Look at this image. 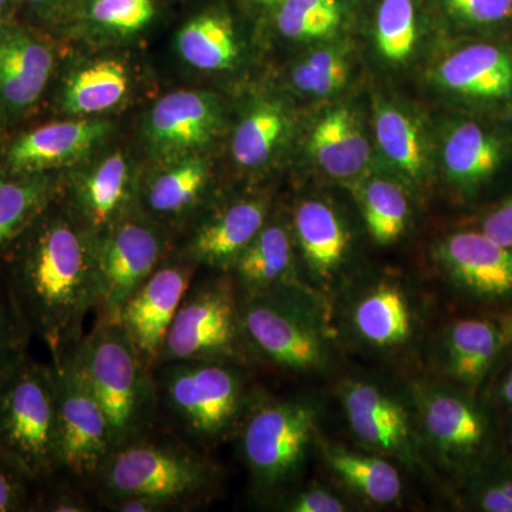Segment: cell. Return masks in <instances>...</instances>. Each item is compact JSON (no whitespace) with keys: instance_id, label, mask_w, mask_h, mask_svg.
<instances>
[{"instance_id":"cell-1","label":"cell","mask_w":512,"mask_h":512,"mask_svg":"<svg viewBox=\"0 0 512 512\" xmlns=\"http://www.w3.org/2000/svg\"><path fill=\"white\" fill-rule=\"evenodd\" d=\"M0 265L33 338L59 362L83 338L84 320L99 301L94 238L55 200Z\"/></svg>"},{"instance_id":"cell-2","label":"cell","mask_w":512,"mask_h":512,"mask_svg":"<svg viewBox=\"0 0 512 512\" xmlns=\"http://www.w3.org/2000/svg\"><path fill=\"white\" fill-rule=\"evenodd\" d=\"M67 355L106 414L113 450L151 430L158 414L154 370L120 322L96 320L92 332Z\"/></svg>"},{"instance_id":"cell-3","label":"cell","mask_w":512,"mask_h":512,"mask_svg":"<svg viewBox=\"0 0 512 512\" xmlns=\"http://www.w3.org/2000/svg\"><path fill=\"white\" fill-rule=\"evenodd\" d=\"M217 481V467L204 454L183 441L151 437L148 431L111 451L92 483L103 503L140 495L170 511L204 503Z\"/></svg>"},{"instance_id":"cell-4","label":"cell","mask_w":512,"mask_h":512,"mask_svg":"<svg viewBox=\"0 0 512 512\" xmlns=\"http://www.w3.org/2000/svg\"><path fill=\"white\" fill-rule=\"evenodd\" d=\"M0 457L39 487L59 476L53 363L28 356L0 380Z\"/></svg>"},{"instance_id":"cell-5","label":"cell","mask_w":512,"mask_h":512,"mask_svg":"<svg viewBox=\"0 0 512 512\" xmlns=\"http://www.w3.org/2000/svg\"><path fill=\"white\" fill-rule=\"evenodd\" d=\"M158 407L192 443L227 436L244 409V380L229 362L184 360L154 369Z\"/></svg>"},{"instance_id":"cell-6","label":"cell","mask_w":512,"mask_h":512,"mask_svg":"<svg viewBox=\"0 0 512 512\" xmlns=\"http://www.w3.org/2000/svg\"><path fill=\"white\" fill-rule=\"evenodd\" d=\"M97 320H117L127 299L168 256L167 231L144 212L131 211L94 239Z\"/></svg>"},{"instance_id":"cell-7","label":"cell","mask_w":512,"mask_h":512,"mask_svg":"<svg viewBox=\"0 0 512 512\" xmlns=\"http://www.w3.org/2000/svg\"><path fill=\"white\" fill-rule=\"evenodd\" d=\"M242 338L241 308L232 285L218 279L192 281L165 336L160 365L184 360L229 362L238 356Z\"/></svg>"},{"instance_id":"cell-8","label":"cell","mask_w":512,"mask_h":512,"mask_svg":"<svg viewBox=\"0 0 512 512\" xmlns=\"http://www.w3.org/2000/svg\"><path fill=\"white\" fill-rule=\"evenodd\" d=\"M315 427V410L301 402L268 400L248 413L242 424V454L261 490L296 476Z\"/></svg>"},{"instance_id":"cell-9","label":"cell","mask_w":512,"mask_h":512,"mask_svg":"<svg viewBox=\"0 0 512 512\" xmlns=\"http://www.w3.org/2000/svg\"><path fill=\"white\" fill-rule=\"evenodd\" d=\"M52 363L57 377L59 476L93 481L113 451L106 414L69 355Z\"/></svg>"},{"instance_id":"cell-10","label":"cell","mask_w":512,"mask_h":512,"mask_svg":"<svg viewBox=\"0 0 512 512\" xmlns=\"http://www.w3.org/2000/svg\"><path fill=\"white\" fill-rule=\"evenodd\" d=\"M288 288L247 296L241 306L245 339L266 359L284 369L306 372L322 362L318 332L293 305Z\"/></svg>"},{"instance_id":"cell-11","label":"cell","mask_w":512,"mask_h":512,"mask_svg":"<svg viewBox=\"0 0 512 512\" xmlns=\"http://www.w3.org/2000/svg\"><path fill=\"white\" fill-rule=\"evenodd\" d=\"M197 268L181 254L167 256L121 308L117 322L151 370L160 365L165 336Z\"/></svg>"},{"instance_id":"cell-12","label":"cell","mask_w":512,"mask_h":512,"mask_svg":"<svg viewBox=\"0 0 512 512\" xmlns=\"http://www.w3.org/2000/svg\"><path fill=\"white\" fill-rule=\"evenodd\" d=\"M221 123V104L214 94L178 90L154 104L144 131L148 146L157 157L174 160L208 146Z\"/></svg>"},{"instance_id":"cell-13","label":"cell","mask_w":512,"mask_h":512,"mask_svg":"<svg viewBox=\"0 0 512 512\" xmlns=\"http://www.w3.org/2000/svg\"><path fill=\"white\" fill-rule=\"evenodd\" d=\"M55 67L52 49L22 26L0 22V120H18L35 107Z\"/></svg>"},{"instance_id":"cell-14","label":"cell","mask_w":512,"mask_h":512,"mask_svg":"<svg viewBox=\"0 0 512 512\" xmlns=\"http://www.w3.org/2000/svg\"><path fill=\"white\" fill-rule=\"evenodd\" d=\"M67 207L94 239L138 207V187L127 157L109 154L73 181Z\"/></svg>"},{"instance_id":"cell-15","label":"cell","mask_w":512,"mask_h":512,"mask_svg":"<svg viewBox=\"0 0 512 512\" xmlns=\"http://www.w3.org/2000/svg\"><path fill=\"white\" fill-rule=\"evenodd\" d=\"M99 119H76L45 124L16 138L8 151L10 174L47 173L82 160L110 131Z\"/></svg>"},{"instance_id":"cell-16","label":"cell","mask_w":512,"mask_h":512,"mask_svg":"<svg viewBox=\"0 0 512 512\" xmlns=\"http://www.w3.org/2000/svg\"><path fill=\"white\" fill-rule=\"evenodd\" d=\"M268 202L261 198L239 200L198 222L181 252L195 265L232 268L241 252L264 228Z\"/></svg>"},{"instance_id":"cell-17","label":"cell","mask_w":512,"mask_h":512,"mask_svg":"<svg viewBox=\"0 0 512 512\" xmlns=\"http://www.w3.org/2000/svg\"><path fill=\"white\" fill-rule=\"evenodd\" d=\"M441 264L467 291L484 298L512 293V248L485 237L483 232H460L437 248Z\"/></svg>"},{"instance_id":"cell-18","label":"cell","mask_w":512,"mask_h":512,"mask_svg":"<svg viewBox=\"0 0 512 512\" xmlns=\"http://www.w3.org/2000/svg\"><path fill=\"white\" fill-rule=\"evenodd\" d=\"M210 177L204 157L174 158L138 187V210L163 227L187 220L204 201Z\"/></svg>"},{"instance_id":"cell-19","label":"cell","mask_w":512,"mask_h":512,"mask_svg":"<svg viewBox=\"0 0 512 512\" xmlns=\"http://www.w3.org/2000/svg\"><path fill=\"white\" fill-rule=\"evenodd\" d=\"M437 82L448 92L476 100L512 96V55L495 45H471L441 62Z\"/></svg>"},{"instance_id":"cell-20","label":"cell","mask_w":512,"mask_h":512,"mask_svg":"<svg viewBox=\"0 0 512 512\" xmlns=\"http://www.w3.org/2000/svg\"><path fill=\"white\" fill-rule=\"evenodd\" d=\"M350 427L367 444L403 456L409 451V423L396 400L367 383L350 384L345 392Z\"/></svg>"},{"instance_id":"cell-21","label":"cell","mask_w":512,"mask_h":512,"mask_svg":"<svg viewBox=\"0 0 512 512\" xmlns=\"http://www.w3.org/2000/svg\"><path fill=\"white\" fill-rule=\"evenodd\" d=\"M511 345L512 312L493 319L461 320L448 335V369L456 379L476 386L498 355Z\"/></svg>"},{"instance_id":"cell-22","label":"cell","mask_w":512,"mask_h":512,"mask_svg":"<svg viewBox=\"0 0 512 512\" xmlns=\"http://www.w3.org/2000/svg\"><path fill=\"white\" fill-rule=\"evenodd\" d=\"M444 170L464 190H473L497 173L505 157L504 141L477 123L457 124L444 140Z\"/></svg>"},{"instance_id":"cell-23","label":"cell","mask_w":512,"mask_h":512,"mask_svg":"<svg viewBox=\"0 0 512 512\" xmlns=\"http://www.w3.org/2000/svg\"><path fill=\"white\" fill-rule=\"evenodd\" d=\"M130 90V72L121 60L97 59L64 80L60 106L72 116L90 117L116 109Z\"/></svg>"},{"instance_id":"cell-24","label":"cell","mask_w":512,"mask_h":512,"mask_svg":"<svg viewBox=\"0 0 512 512\" xmlns=\"http://www.w3.org/2000/svg\"><path fill=\"white\" fill-rule=\"evenodd\" d=\"M309 151L325 173L336 178L359 174L370 160V146L353 111H328L313 128Z\"/></svg>"},{"instance_id":"cell-25","label":"cell","mask_w":512,"mask_h":512,"mask_svg":"<svg viewBox=\"0 0 512 512\" xmlns=\"http://www.w3.org/2000/svg\"><path fill=\"white\" fill-rule=\"evenodd\" d=\"M293 222L306 264L316 276L332 278L348 249V232L336 212L325 202L303 201Z\"/></svg>"},{"instance_id":"cell-26","label":"cell","mask_w":512,"mask_h":512,"mask_svg":"<svg viewBox=\"0 0 512 512\" xmlns=\"http://www.w3.org/2000/svg\"><path fill=\"white\" fill-rule=\"evenodd\" d=\"M292 241L279 224H265L232 265L247 296L289 284L292 272Z\"/></svg>"},{"instance_id":"cell-27","label":"cell","mask_w":512,"mask_h":512,"mask_svg":"<svg viewBox=\"0 0 512 512\" xmlns=\"http://www.w3.org/2000/svg\"><path fill=\"white\" fill-rule=\"evenodd\" d=\"M56 197L57 184L46 173L0 178V258Z\"/></svg>"},{"instance_id":"cell-28","label":"cell","mask_w":512,"mask_h":512,"mask_svg":"<svg viewBox=\"0 0 512 512\" xmlns=\"http://www.w3.org/2000/svg\"><path fill=\"white\" fill-rule=\"evenodd\" d=\"M177 49L184 62L204 72H222L238 62L239 45L227 16L205 12L188 20L177 35Z\"/></svg>"},{"instance_id":"cell-29","label":"cell","mask_w":512,"mask_h":512,"mask_svg":"<svg viewBox=\"0 0 512 512\" xmlns=\"http://www.w3.org/2000/svg\"><path fill=\"white\" fill-rule=\"evenodd\" d=\"M424 423L443 450L470 454L483 443L485 423L471 404L451 394H433L424 406Z\"/></svg>"},{"instance_id":"cell-30","label":"cell","mask_w":512,"mask_h":512,"mask_svg":"<svg viewBox=\"0 0 512 512\" xmlns=\"http://www.w3.org/2000/svg\"><path fill=\"white\" fill-rule=\"evenodd\" d=\"M375 131L384 157L409 180H423L427 168L426 147L412 117L392 104L379 103L375 107Z\"/></svg>"},{"instance_id":"cell-31","label":"cell","mask_w":512,"mask_h":512,"mask_svg":"<svg viewBox=\"0 0 512 512\" xmlns=\"http://www.w3.org/2000/svg\"><path fill=\"white\" fill-rule=\"evenodd\" d=\"M355 325L367 342L389 348L409 339L412 315L403 293L394 286L382 285L356 306Z\"/></svg>"},{"instance_id":"cell-32","label":"cell","mask_w":512,"mask_h":512,"mask_svg":"<svg viewBox=\"0 0 512 512\" xmlns=\"http://www.w3.org/2000/svg\"><path fill=\"white\" fill-rule=\"evenodd\" d=\"M289 119L274 101L256 104L235 128L231 151L235 163L244 168L262 167L288 133Z\"/></svg>"},{"instance_id":"cell-33","label":"cell","mask_w":512,"mask_h":512,"mask_svg":"<svg viewBox=\"0 0 512 512\" xmlns=\"http://www.w3.org/2000/svg\"><path fill=\"white\" fill-rule=\"evenodd\" d=\"M326 460L356 493L376 504L394 503L402 494V480L392 464L379 457L326 448Z\"/></svg>"},{"instance_id":"cell-34","label":"cell","mask_w":512,"mask_h":512,"mask_svg":"<svg viewBox=\"0 0 512 512\" xmlns=\"http://www.w3.org/2000/svg\"><path fill=\"white\" fill-rule=\"evenodd\" d=\"M359 197L373 241L389 245L402 237L409 218V202L400 185L375 178L360 188Z\"/></svg>"},{"instance_id":"cell-35","label":"cell","mask_w":512,"mask_h":512,"mask_svg":"<svg viewBox=\"0 0 512 512\" xmlns=\"http://www.w3.org/2000/svg\"><path fill=\"white\" fill-rule=\"evenodd\" d=\"M342 12L338 0H284L279 3L276 25L292 40H315L333 35Z\"/></svg>"},{"instance_id":"cell-36","label":"cell","mask_w":512,"mask_h":512,"mask_svg":"<svg viewBox=\"0 0 512 512\" xmlns=\"http://www.w3.org/2000/svg\"><path fill=\"white\" fill-rule=\"evenodd\" d=\"M416 42L413 0H382L376 19V45L380 55L392 63L406 62Z\"/></svg>"},{"instance_id":"cell-37","label":"cell","mask_w":512,"mask_h":512,"mask_svg":"<svg viewBox=\"0 0 512 512\" xmlns=\"http://www.w3.org/2000/svg\"><path fill=\"white\" fill-rule=\"evenodd\" d=\"M87 18L110 36H133L143 32L156 18L153 0H89Z\"/></svg>"},{"instance_id":"cell-38","label":"cell","mask_w":512,"mask_h":512,"mask_svg":"<svg viewBox=\"0 0 512 512\" xmlns=\"http://www.w3.org/2000/svg\"><path fill=\"white\" fill-rule=\"evenodd\" d=\"M32 338L0 265V380L29 356Z\"/></svg>"},{"instance_id":"cell-39","label":"cell","mask_w":512,"mask_h":512,"mask_svg":"<svg viewBox=\"0 0 512 512\" xmlns=\"http://www.w3.org/2000/svg\"><path fill=\"white\" fill-rule=\"evenodd\" d=\"M349 77V62L335 49L318 50L292 70L296 89L312 96H328L342 89Z\"/></svg>"},{"instance_id":"cell-40","label":"cell","mask_w":512,"mask_h":512,"mask_svg":"<svg viewBox=\"0 0 512 512\" xmlns=\"http://www.w3.org/2000/svg\"><path fill=\"white\" fill-rule=\"evenodd\" d=\"M39 485L0 457V512L33 511Z\"/></svg>"},{"instance_id":"cell-41","label":"cell","mask_w":512,"mask_h":512,"mask_svg":"<svg viewBox=\"0 0 512 512\" xmlns=\"http://www.w3.org/2000/svg\"><path fill=\"white\" fill-rule=\"evenodd\" d=\"M456 18L473 25H494L512 16V0H443Z\"/></svg>"},{"instance_id":"cell-42","label":"cell","mask_w":512,"mask_h":512,"mask_svg":"<svg viewBox=\"0 0 512 512\" xmlns=\"http://www.w3.org/2000/svg\"><path fill=\"white\" fill-rule=\"evenodd\" d=\"M92 504L72 487H53L52 483L40 485L33 511L89 512Z\"/></svg>"},{"instance_id":"cell-43","label":"cell","mask_w":512,"mask_h":512,"mask_svg":"<svg viewBox=\"0 0 512 512\" xmlns=\"http://www.w3.org/2000/svg\"><path fill=\"white\" fill-rule=\"evenodd\" d=\"M286 510L293 512H340L345 511V504L335 495L320 488L302 491L286 504Z\"/></svg>"},{"instance_id":"cell-44","label":"cell","mask_w":512,"mask_h":512,"mask_svg":"<svg viewBox=\"0 0 512 512\" xmlns=\"http://www.w3.org/2000/svg\"><path fill=\"white\" fill-rule=\"evenodd\" d=\"M483 234L505 248H512V197L485 218Z\"/></svg>"},{"instance_id":"cell-45","label":"cell","mask_w":512,"mask_h":512,"mask_svg":"<svg viewBox=\"0 0 512 512\" xmlns=\"http://www.w3.org/2000/svg\"><path fill=\"white\" fill-rule=\"evenodd\" d=\"M481 505L485 511L512 512V480L488 488L481 497Z\"/></svg>"},{"instance_id":"cell-46","label":"cell","mask_w":512,"mask_h":512,"mask_svg":"<svg viewBox=\"0 0 512 512\" xmlns=\"http://www.w3.org/2000/svg\"><path fill=\"white\" fill-rule=\"evenodd\" d=\"M111 511L117 512H163L167 511L163 505L150 498L140 495H126V497L113 498L103 503Z\"/></svg>"},{"instance_id":"cell-47","label":"cell","mask_w":512,"mask_h":512,"mask_svg":"<svg viewBox=\"0 0 512 512\" xmlns=\"http://www.w3.org/2000/svg\"><path fill=\"white\" fill-rule=\"evenodd\" d=\"M30 9L40 13L42 16H49L55 13L57 9L62 8L67 0H23Z\"/></svg>"},{"instance_id":"cell-48","label":"cell","mask_w":512,"mask_h":512,"mask_svg":"<svg viewBox=\"0 0 512 512\" xmlns=\"http://www.w3.org/2000/svg\"><path fill=\"white\" fill-rule=\"evenodd\" d=\"M501 393H503L505 402L512 404V372L505 379L503 392Z\"/></svg>"},{"instance_id":"cell-49","label":"cell","mask_w":512,"mask_h":512,"mask_svg":"<svg viewBox=\"0 0 512 512\" xmlns=\"http://www.w3.org/2000/svg\"><path fill=\"white\" fill-rule=\"evenodd\" d=\"M12 0H0V22L5 20V15L8 13Z\"/></svg>"},{"instance_id":"cell-50","label":"cell","mask_w":512,"mask_h":512,"mask_svg":"<svg viewBox=\"0 0 512 512\" xmlns=\"http://www.w3.org/2000/svg\"><path fill=\"white\" fill-rule=\"evenodd\" d=\"M256 2L261 3V5L265 6H274L279 5V3L284 2V0H256Z\"/></svg>"}]
</instances>
